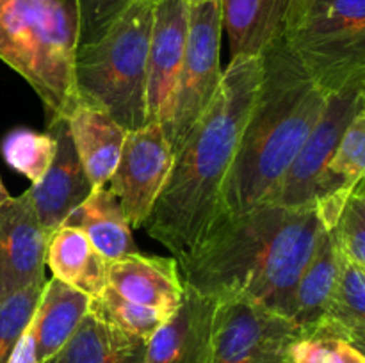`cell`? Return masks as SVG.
Masks as SVG:
<instances>
[{
	"label": "cell",
	"mask_w": 365,
	"mask_h": 363,
	"mask_svg": "<svg viewBox=\"0 0 365 363\" xmlns=\"http://www.w3.org/2000/svg\"><path fill=\"white\" fill-rule=\"evenodd\" d=\"M324 226L316 206L262 203L217 217L177 258L182 281L203 295L257 302L291 319L294 290Z\"/></svg>",
	"instance_id": "6da1fadb"
},
{
	"label": "cell",
	"mask_w": 365,
	"mask_h": 363,
	"mask_svg": "<svg viewBox=\"0 0 365 363\" xmlns=\"http://www.w3.org/2000/svg\"><path fill=\"white\" fill-rule=\"evenodd\" d=\"M260 57H235L216 96L173 152L164 187L143 228L175 258L191 251L220 212L223 182L259 95Z\"/></svg>",
	"instance_id": "7a4b0ae2"
},
{
	"label": "cell",
	"mask_w": 365,
	"mask_h": 363,
	"mask_svg": "<svg viewBox=\"0 0 365 363\" xmlns=\"http://www.w3.org/2000/svg\"><path fill=\"white\" fill-rule=\"evenodd\" d=\"M259 57L262 63L259 95L223 182L217 217L246 212L269 198L327 102L328 93L282 38Z\"/></svg>",
	"instance_id": "3957f363"
},
{
	"label": "cell",
	"mask_w": 365,
	"mask_h": 363,
	"mask_svg": "<svg viewBox=\"0 0 365 363\" xmlns=\"http://www.w3.org/2000/svg\"><path fill=\"white\" fill-rule=\"evenodd\" d=\"M77 0H0V60L41 100L46 121L81 103L75 88Z\"/></svg>",
	"instance_id": "277c9868"
},
{
	"label": "cell",
	"mask_w": 365,
	"mask_h": 363,
	"mask_svg": "<svg viewBox=\"0 0 365 363\" xmlns=\"http://www.w3.org/2000/svg\"><path fill=\"white\" fill-rule=\"evenodd\" d=\"M155 0H134L96 41L75 56L81 103L106 110L127 130L146 125L148 50Z\"/></svg>",
	"instance_id": "5b68a950"
},
{
	"label": "cell",
	"mask_w": 365,
	"mask_h": 363,
	"mask_svg": "<svg viewBox=\"0 0 365 363\" xmlns=\"http://www.w3.org/2000/svg\"><path fill=\"white\" fill-rule=\"evenodd\" d=\"M282 39L327 93L365 80V0H294Z\"/></svg>",
	"instance_id": "8992f818"
},
{
	"label": "cell",
	"mask_w": 365,
	"mask_h": 363,
	"mask_svg": "<svg viewBox=\"0 0 365 363\" xmlns=\"http://www.w3.org/2000/svg\"><path fill=\"white\" fill-rule=\"evenodd\" d=\"M302 331L287 317L241 299L216 302L202 363H285Z\"/></svg>",
	"instance_id": "52a82bcc"
},
{
	"label": "cell",
	"mask_w": 365,
	"mask_h": 363,
	"mask_svg": "<svg viewBox=\"0 0 365 363\" xmlns=\"http://www.w3.org/2000/svg\"><path fill=\"white\" fill-rule=\"evenodd\" d=\"M221 34H223V11L221 0L189 7L187 43L184 63L178 75L175 91L173 116L168 139L171 148L180 146L196 121L220 89L223 68L220 60Z\"/></svg>",
	"instance_id": "ba28073f"
},
{
	"label": "cell",
	"mask_w": 365,
	"mask_h": 363,
	"mask_svg": "<svg viewBox=\"0 0 365 363\" xmlns=\"http://www.w3.org/2000/svg\"><path fill=\"white\" fill-rule=\"evenodd\" d=\"M365 109V80L353 82L327 95L324 109L298 155L264 203L309 209L316 203L317 187L330 157L355 114Z\"/></svg>",
	"instance_id": "9c48e42d"
},
{
	"label": "cell",
	"mask_w": 365,
	"mask_h": 363,
	"mask_svg": "<svg viewBox=\"0 0 365 363\" xmlns=\"http://www.w3.org/2000/svg\"><path fill=\"white\" fill-rule=\"evenodd\" d=\"M173 164V148L163 125L128 130L107 189L120 199L132 228H143Z\"/></svg>",
	"instance_id": "30bf717a"
},
{
	"label": "cell",
	"mask_w": 365,
	"mask_h": 363,
	"mask_svg": "<svg viewBox=\"0 0 365 363\" xmlns=\"http://www.w3.org/2000/svg\"><path fill=\"white\" fill-rule=\"evenodd\" d=\"M48 241L29 189L0 205V302L45 283Z\"/></svg>",
	"instance_id": "8fae6325"
},
{
	"label": "cell",
	"mask_w": 365,
	"mask_h": 363,
	"mask_svg": "<svg viewBox=\"0 0 365 363\" xmlns=\"http://www.w3.org/2000/svg\"><path fill=\"white\" fill-rule=\"evenodd\" d=\"M189 6L184 0H155L148 50L146 123L163 125L170 134L175 91L187 43Z\"/></svg>",
	"instance_id": "7c38bea8"
},
{
	"label": "cell",
	"mask_w": 365,
	"mask_h": 363,
	"mask_svg": "<svg viewBox=\"0 0 365 363\" xmlns=\"http://www.w3.org/2000/svg\"><path fill=\"white\" fill-rule=\"evenodd\" d=\"M46 130L56 137V155L45 177L38 184H31L29 192L39 223L52 235L95 187L75 152L66 117L48 120Z\"/></svg>",
	"instance_id": "4fadbf2b"
},
{
	"label": "cell",
	"mask_w": 365,
	"mask_h": 363,
	"mask_svg": "<svg viewBox=\"0 0 365 363\" xmlns=\"http://www.w3.org/2000/svg\"><path fill=\"white\" fill-rule=\"evenodd\" d=\"M216 302L185 285L180 305L146 342L145 363H202Z\"/></svg>",
	"instance_id": "5bb4252c"
},
{
	"label": "cell",
	"mask_w": 365,
	"mask_h": 363,
	"mask_svg": "<svg viewBox=\"0 0 365 363\" xmlns=\"http://www.w3.org/2000/svg\"><path fill=\"white\" fill-rule=\"evenodd\" d=\"M107 287L128 301L171 315L184 298V281L175 256L139 253L110 262Z\"/></svg>",
	"instance_id": "9a60e30c"
},
{
	"label": "cell",
	"mask_w": 365,
	"mask_h": 363,
	"mask_svg": "<svg viewBox=\"0 0 365 363\" xmlns=\"http://www.w3.org/2000/svg\"><path fill=\"white\" fill-rule=\"evenodd\" d=\"M66 123L89 182L95 189L106 187L116 169L128 130L106 110L88 103H78Z\"/></svg>",
	"instance_id": "2e32d148"
},
{
	"label": "cell",
	"mask_w": 365,
	"mask_h": 363,
	"mask_svg": "<svg viewBox=\"0 0 365 363\" xmlns=\"http://www.w3.org/2000/svg\"><path fill=\"white\" fill-rule=\"evenodd\" d=\"M89 302V295L56 278L45 281L31 320L39 363L52 359L64 347V344L81 326L82 319L88 315Z\"/></svg>",
	"instance_id": "e0dca14e"
},
{
	"label": "cell",
	"mask_w": 365,
	"mask_h": 363,
	"mask_svg": "<svg viewBox=\"0 0 365 363\" xmlns=\"http://www.w3.org/2000/svg\"><path fill=\"white\" fill-rule=\"evenodd\" d=\"M292 2L294 0H221L230 59L259 57L271 43L280 39Z\"/></svg>",
	"instance_id": "ac0fdd59"
},
{
	"label": "cell",
	"mask_w": 365,
	"mask_h": 363,
	"mask_svg": "<svg viewBox=\"0 0 365 363\" xmlns=\"http://www.w3.org/2000/svg\"><path fill=\"white\" fill-rule=\"evenodd\" d=\"M63 224L78 228L107 262L139 253L127 214L107 185L93 189Z\"/></svg>",
	"instance_id": "d6986e66"
},
{
	"label": "cell",
	"mask_w": 365,
	"mask_h": 363,
	"mask_svg": "<svg viewBox=\"0 0 365 363\" xmlns=\"http://www.w3.org/2000/svg\"><path fill=\"white\" fill-rule=\"evenodd\" d=\"M109 265L110 262L93 248L78 228L61 224L50 235L46 267L52 270V278L84 292L89 298H96L107 287Z\"/></svg>",
	"instance_id": "ffe728a7"
},
{
	"label": "cell",
	"mask_w": 365,
	"mask_h": 363,
	"mask_svg": "<svg viewBox=\"0 0 365 363\" xmlns=\"http://www.w3.org/2000/svg\"><path fill=\"white\" fill-rule=\"evenodd\" d=\"M310 337L339 338L365 349V267L341 258L337 281L323 317ZM307 337V338H310Z\"/></svg>",
	"instance_id": "44dd1931"
},
{
	"label": "cell",
	"mask_w": 365,
	"mask_h": 363,
	"mask_svg": "<svg viewBox=\"0 0 365 363\" xmlns=\"http://www.w3.org/2000/svg\"><path fill=\"white\" fill-rule=\"evenodd\" d=\"M146 340L88 312L64 347L46 363H145Z\"/></svg>",
	"instance_id": "7402d4cb"
},
{
	"label": "cell",
	"mask_w": 365,
	"mask_h": 363,
	"mask_svg": "<svg viewBox=\"0 0 365 363\" xmlns=\"http://www.w3.org/2000/svg\"><path fill=\"white\" fill-rule=\"evenodd\" d=\"M341 251L327 230L321 235L309 263L299 276L294 290L291 320L302 331V338L316 331L341 269Z\"/></svg>",
	"instance_id": "603a6c76"
},
{
	"label": "cell",
	"mask_w": 365,
	"mask_h": 363,
	"mask_svg": "<svg viewBox=\"0 0 365 363\" xmlns=\"http://www.w3.org/2000/svg\"><path fill=\"white\" fill-rule=\"evenodd\" d=\"M362 180H365V109L355 114L328 160L317 187L316 203L328 196L353 191Z\"/></svg>",
	"instance_id": "cb8c5ba5"
},
{
	"label": "cell",
	"mask_w": 365,
	"mask_h": 363,
	"mask_svg": "<svg viewBox=\"0 0 365 363\" xmlns=\"http://www.w3.org/2000/svg\"><path fill=\"white\" fill-rule=\"evenodd\" d=\"M89 313L98 317L100 320H103L109 326L116 327L123 333L143 338L146 342L152 338V335L170 317L166 313L159 312V310L128 301L110 287H106L96 298H91Z\"/></svg>",
	"instance_id": "d4e9b609"
},
{
	"label": "cell",
	"mask_w": 365,
	"mask_h": 363,
	"mask_svg": "<svg viewBox=\"0 0 365 363\" xmlns=\"http://www.w3.org/2000/svg\"><path fill=\"white\" fill-rule=\"evenodd\" d=\"M56 149V137L48 130L41 134L29 128H14L2 141L4 160L31 184H38L45 177Z\"/></svg>",
	"instance_id": "484cf974"
},
{
	"label": "cell",
	"mask_w": 365,
	"mask_h": 363,
	"mask_svg": "<svg viewBox=\"0 0 365 363\" xmlns=\"http://www.w3.org/2000/svg\"><path fill=\"white\" fill-rule=\"evenodd\" d=\"M324 230L344 258L365 267V180L353 189Z\"/></svg>",
	"instance_id": "4316f807"
},
{
	"label": "cell",
	"mask_w": 365,
	"mask_h": 363,
	"mask_svg": "<svg viewBox=\"0 0 365 363\" xmlns=\"http://www.w3.org/2000/svg\"><path fill=\"white\" fill-rule=\"evenodd\" d=\"M43 285H32L0 302V363H7L13 349L31 326Z\"/></svg>",
	"instance_id": "83f0119b"
},
{
	"label": "cell",
	"mask_w": 365,
	"mask_h": 363,
	"mask_svg": "<svg viewBox=\"0 0 365 363\" xmlns=\"http://www.w3.org/2000/svg\"><path fill=\"white\" fill-rule=\"evenodd\" d=\"M292 363H365L360 349L339 338H299L289 349Z\"/></svg>",
	"instance_id": "f1b7e54d"
},
{
	"label": "cell",
	"mask_w": 365,
	"mask_h": 363,
	"mask_svg": "<svg viewBox=\"0 0 365 363\" xmlns=\"http://www.w3.org/2000/svg\"><path fill=\"white\" fill-rule=\"evenodd\" d=\"M134 0H77L78 46L96 41Z\"/></svg>",
	"instance_id": "f546056e"
},
{
	"label": "cell",
	"mask_w": 365,
	"mask_h": 363,
	"mask_svg": "<svg viewBox=\"0 0 365 363\" xmlns=\"http://www.w3.org/2000/svg\"><path fill=\"white\" fill-rule=\"evenodd\" d=\"M7 363H39L38 356H36V347H34V337H32L31 326L27 327V331L24 333V337L20 338V342L16 344V347L11 352Z\"/></svg>",
	"instance_id": "4dcf8cb0"
},
{
	"label": "cell",
	"mask_w": 365,
	"mask_h": 363,
	"mask_svg": "<svg viewBox=\"0 0 365 363\" xmlns=\"http://www.w3.org/2000/svg\"><path fill=\"white\" fill-rule=\"evenodd\" d=\"M11 198V194H9V191H7L6 187H4V184H2V180H0V205H2V203H6L7 199Z\"/></svg>",
	"instance_id": "1f68e13d"
},
{
	"label": "cell",
	"mask_w": 365,
	"mask_h": 363,
	"mask_svg": "<svg viewBox=\"0 0 365 363\" xmlns=\"http://www.w3.org/2000/svg\"><path fill=\"white\" fill-rule=\"evenodd\" d=\"M189 7L191 6H200V4H207V2H212V0H184Z\"/></svg>",
	"instance_id": "d6a6232c"
}]
</instances>
